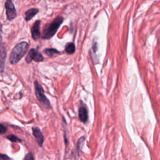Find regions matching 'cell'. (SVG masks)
I'll return each instance as SVG.
<instances>
[{"label":"cell","mask_w":160,"mask_h":160,"mask_svg":"<svg viewBox=\"0 0 160 160\" xmlns=\"http://www.w3.org/2000/svg\"><path fill=\"white\" fill-rule=\"evenodd\" d=\"M28 48L29 44L26 41H23L16 44L13 49L10 56V61L11 64L13 65L17 64L25 55Z\"/></svg>","instance_id":"1"},{"label":"cell","mask_w":160,"mask_h":160,"mask_svg":"<svg viewBox=\"0 0 160 160\" xmlns=\"http://www.w3.org/2000/svg\"><path fill=\"white\" fill-rule=\"evenodd\" d=\"M64 21V18L61 16H58L53 21L45 28L43 31L41 38L43 39H49L56 34L60 26Z\"/></svg>","instance_id":"2"},{"label":"cell","mask_w":160,"mask_h":160,"mask_svg":"<svg viewBox=\"0 0 160 160\" xmlns=\"http://www.w3.org/2000/svg\"><path fill=\"white\" fill-rule=\"evenodd\" d=\"M35 84V94L36 96L41 104L43 107L45 109L49 110L51 108V103L49 101V99L47 98L44 95V92L41 85L37 81H35L34 83Z\"/></svg>","instance_id":"3"},{"label":"cell","mask_w":160,"mask_h":160,"mask_svg":"<svg viewBox=\"0 0 160 160\" xmlns=\"http://www.w3.org/2000/svg\"><path fill=\"white\" fill-rule=\"evenodd\" d=\"M6 15L7 19L12 21L16 17V10L12 0H6L5 2Z\"/></svg>","instance_id":"4"},{"label":"cell","mask_w":160,"mask_h":160,"mask_svg":"<svg viewBox=\"0 0 160 160\" xmlns=\"http://www.w3.org/2000/svg\"><path fill=\"white\" fill-rule=\"evenodd\" d=\"M25 59L26 63H30L33 61V60H34V61L36 62L42 61H43L44 58L41 53H40L38 50L33 48L29 51Z\"/></svg>","instance_id":"5"},{"label":"cell","mask_w":160,"mask_h":160,"mask_svg":"<svg viewBox=\"0 0 160 160\" xmlns=\"http://www.w3.org/2000/svg\"><path fill=\"white\" fill-rule=\"evenodd\" d=\"M6 47L4 44H0V73H3L5 67V61L6 58Z\"/></svg>","instance_id":"6"},{"label":"cell","mask_w":160,"mask_h":160,"mask_svg":"<svg viewBox=\"0 0 160 160\" xmlns=\"http://www.w3.org/2000/svg\"><path fill=\"white\" fill-rule=\"evenodd\" d=\"M32 131H33V134L34 135L38 145L40 147H42L44 141V137L43 135L42 132L38 127H33Z\"/></svg>","instance_id":"7"},{"label":"cell","mask_w":160,"mask_h":160,"mask_svg":"<svg viewBox=\"0 0 160 160\" xmlns=\"http://www.w3.org/2000/svg\"><path fill=\"white\" fill-rule=\"evenodd\" d=\"M40 23L39 20L37 21L33 25L31 28V36L34 40L38 39L41 37V33H40Z\"/></svg>","instance_id":"8"},{"label":"cell","mask_w":160,"mask_h":160,"mask_svg":"<svg viewBox=\"0 0 160 160\" xmlns=\"http://www.w3.org/2000/svg\"><path fill=\"white\" fill-rule=\"evenodd\" d=\"M78 115L80 121L83 123L87 122L88 120V112L87 109L84 106H80L78 111Z\"/></svg>","instance_id":"9"},{"label":"cell","mask_w":160,"mask_h":160,"mask_svg":"<svg viewBox=\"0 0 160 160\" xmlns=\"http://www.w3.org/2000/svg\"><path fill=\"white\" fill-rule=\"evenodd\" d=\"M38 12H39V10L37 8H31V9L28 10V11H26L24 13L25 20L26 21H30L31 19H33V17L38 14Z\"/></svg>","instance_id":"10"},{"label":"cell","mask_w":160,"mask_h":160,"mask_svg":"<svg viewBox=\"0 0 160 160\" xmlns=\"http://www.w3.org/2000/svg\"><path fill=\"white\" fill-rule=\"evenodd\" d=\"M66 52L70 55H73L75 52V45L73 43H68L65 46Z\"/></svg>","instance_id":"11"},{"label":"cell","mask_w":160,"mask_h":160,"mask_svg":"<svg viewBox=\"0 0 160 160\" xmlns=\"http://www.w3.org/2000/svg\"><path fill=\"white\" fill-rule=\"evenodd\" d=\"M44 53L46 55L48 56H50V57L54 56L60 53V52L59 51H58L57 50H56L55 48H46L44 50Z\"/></svg>","instance_id":"12"},{"label":"cell","mask_w":160,"mask_h":160,"mask_svg":"<svg viewBox=\"0 0 160 160\" xmlns=\"http://www.w3.org/2000/svg\"><path fill=\"white\" fill-rule=\"evenodd\" d=\"M6 138L8 139L10 141H12V142H21V140L19 138H18L16 136L14 135H8L7 137H6Z\"/></svg>","instance_id":"13"},{"label":"cell","mask_w":160,"mask_h":160,"mask_svg":"<svg viewBox=\"0 0 160 160\" xmlns=\"http://www.w3.org/2000/svg\"><path fill=\"white\" fill-rule=\"evenodd\" d=\"M84 137L82 136L81 138H79L78 141V144H77V148H78V151H81L83 144H84Z\"/></svg>","instance_id":"14"},{"label":"cell","mask_w":160,"mask_h":160,"mask_svg":"<svg viewBox=\"0 0 160 160\" xmlns=\"http://www.w3.org/2000/svg\"><path fill=\"white\" fill-rule=\"evenodd\" d=\"M7 131H8V128L6 126H5L3 124H0V135L5 134V133L7 132Z\"/></svg>","instance_id":"15"},{"label":"cell","mask_w":160,"mask_h":160,"mask_svg":"<svg viewBox=\"0 0 160 160\" xmlns=\"http://www.w3.org/2000/svg\"><path fill=\"white\" fill-rule=\"evenodd\" d=\"M24 160H33L34 159V157L33 156L31 153H28L27 155H26V156L24 158Z\"/></svg>","instance_id":"16"},{"label":"cell","mask_w":160,"mask_h":160,"mask_svg":"<svg viewBox=\"0 0 160 160\" xmlns=\"http://www.w3.org/2000/svg\"><path fill=\"white\" fill-rule=\"evenodd\" d=\"M2 24L0 21V44L2 43Z\"/></svg>","instance_id":"17"},{"label":"cell","mask_w":160,"mask_h":160,"mask_svg":"<svg viewBox=\"0 0 160 160\" xmlns=\"http://www.w3.org/2000/svg\"><path fill=\"white\" fill-rule=\"evenodd\" d=\"M0 159H10V158H9L8 156H6V155L0 154Z\"/></svg>","instance_id":"18"},{"label":"cell","mask_w":160,"mask_h":160,"mask_svg":"<svg viewBox=\"0 0 160 160\" xmlns=\"http://www.w3.org/2000/svg\"><path fill=\"white\" fill-rule=\"evenodd\" d=\"M66 132L64 131V142H65V144H66V146H67V144H68V141H67V139H66Z\"/></svg>","instance_id":"19"}]
</instances>
